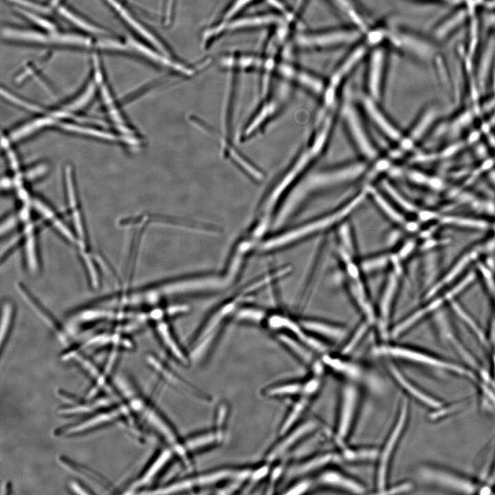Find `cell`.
<instances>
[{"label":"cell","instance_id":"obj_48","mask_svg":"<svg viewBox=\"0 0 495 495\" xmlns=\"http://www.w3.org/2000/svg\"><path fill=\"white\" fill-rule=\"evenodd\" d=\"M490 178L493 184L495 185V171H492L490 174Z\"/></svg>","mask_w":495,"mask_h":495},{"label":"cell","instance_id":"obj_42","mask_svg":"<svg viewBox=\"0 0 495 495\" xmlns=\"http://www.w3.org/2000/svg\"><path fill=\"white\" fill-rule=\"evenodd\" d=\"M366 330L367 324H361L355 331L353 336L350 338L349 342L345 344L342 350V353L344 355L349 354L362 338Z\"/></svg>","mask_w":495,"mask_h":495},{"label":"cell","instance_id":"obj_19","mask_svg":"<svg viewBox=\"0 0 495 495\" xmlns=\"http://www.w3.org/2000/svg\"><path fill=\"white\" fill-rule=\"evenodd\" d=\"M267 322L269 327L273 329H289L294 334L296 335L305 344L316 351H325L326 348L323 344L318 340L308 336L302 331L298 324L287 317L279 315H272L268 318Z\"/></svg>","mask_w":495,"mask_h":495},{"label":"cell","instance_id":"obj_28","mask_svg":"<svg viewBox=\"0 0 495 495\" xmlns=\"http://www.w3.org/2000/svg\"><path fill=\"white\" fill-rule=\"evenodd\" d=\"M309 397H310L307 395H302L300 398L294 404L280 427V432L281 434H284L287 432L299 418L308 404Z\"/></svg>","mask_w":495,"mask_h":495},{"label":"cell","instance_id":"obj_41","mask_svg":"<svg viewBox=\"0 0 495 495\" xmlns=\"http://www.w3.org/2000/svg\"><path fill=\"white\" fill-rule=\"evenodd\" d=\"M63 128L74 132H78L82 133L84 134H87L89 135H94L97 137H101L104 139L108 140H114L115 137L112 135L111 134L100 132L98 131H96L94 129H87L85 127H81L80 126L70 124H63Z\"/></svg>","mask_w":495,"mask_h":495},{"label":"cell","instance_id":"obj_7","mask_svg":"<svg viewBox=\"0 0 495 495\" xmlns=\"http://www.w3.org/2000/svg\"><path fill=\"white\" fill-rule=\"evenodd\" d=\"M370 49L371 47L362 40L352 47V49L336 67L325 87L323 94L324 103L320 111L322 113H325L326 111L333 104L340 85L362 60L366 58Z\"/></svg>","mask_w":495,"mask_h":495},{"label":"cell","instance_id":"obj_2","mask_svg":"<svg viewBox=\"0 0 495 495\" xmlns=\"http://www.w3.org/2000/svg\"><path fill=\"white\" fill-rule=\"evenodd\" d=\"M331 124V116H329L324 121L312 145L300 155L292 167L271 191L268 197L265 200L264 204H262L263 208L261 209V212L263 213L262 218H265V219L269 220L270 214L280 199V197L310 164L313 159L322 150L327 140Z\"/></svg>","mask_w":495,"mask_h":495},{"label":"cell","instance_id":"obj_25","mask_svg":"<svg viewBox=\"0 0 495 495\" xmlns=\"http://www.w3.org/2000/svg\"><path fill=\"white\" fill-rule=\"evenodd\" d=\"M368 192L372 196L377 205L393 221L404 224L405 219L379 192L372 186L366 187Z\"/></svg>","mask_w":495,"mask_h":495},{"label":"cell","instance_id":"obj_20","mask_svg":"<svg viewBox=\"0 0 495 495\" xmlns=\"http://www.w3.org/2000/svg\"><path fill=\"white\" fill-rule=\"evenodd\" d=\"M374 101L370 96L362 99L364 107L370 118L388 138L393 141H401L402 136L399 131L379 110Z\"/></svg>","mask_w":495,"mask_h":495},{"label":"cell","instance_id":"obj_24","mask_svg":"<svg viewBox=\"0 0 495 495\" xmlns=\"http://www.w3.org/2000/svg\"><path fill=\"white\" fill-rule=\"evenodd\" d=\"M322 361L331 369L350 378H357L361 375L360 368L351 362L329 355H324Z\"/></svg>","mask_w":495,"mask_h":495},{"label":"cell","instance_id":"obj_12","mask_svg":"<svg viewBox=\"0 0 495 495\" xmlns=\"http://www.w3.org/2000/svg\"><path fill=\"white\" fill-rule=\"evenodd\" d=\"M379 353L397 358L404 359L431 366L442 368L461 375H468L463 368L434 358L425 353L399 346H385L378 350Z\"/></svg>","mask_w":495,"mask_h":495},{"label":"cell","instance_id":"obj_49","mask_svg":"<svg viewBox=\"0 0 495 495\" xmlns=\"http://www.w3.org/2000/svg\"><path fill=\"white\" fill-rule=\"evenodd\" d=\"M438 1H443V2H447V3H458V1H459V0H438Z\"/></svg>","mask_w":495,"mask_h":495},{"label":"cell","instance_id":"obj_9","mask_svg":"<svg viewBox=\"0 0 495 495\" xmlns=\"http://www.w3.org/2000/svg\"><path fill=\"white\" fill-rule=\"evenodd\" d=\"M366 82L369 96L379 100L388 63V53L382 45L371 47L366 56Z\"/></svg>","mask_w":495,"mask_h":495},{"label":"cell","instance_id":"obj_33","mask_svg":"<svg viewBox=\"0 0 495 495\" xmlns=\"http://www.w3.org/2000/svg\"><path fill=\"white\" fill-rule=\"evenodd\" d=\"M222 433L215 431L204 433L198 436L193 437L186 441V446L188 450H195L207 445H210L216 440L221 439Z\"/></svg>","mask_w":495,"mask_h":495},{"label":"cell","instance_id":"obj_51","mask_svg":"<svg viewBox=\"0 0 495 495\" xmlns=\"http://www.w3.org/2000/svg\"><path fill=\"white\" fill-rule=\"evenodd\" d=\"M494 120H495V119H494Z\"/></svg>","mask_w":495,"mask_h":495},{"label":"cell","instance_id":"obj_17","mask_svg":"<svg viewBox=\"0 0 495 495\" xmlns=\"http://www.w3.org/2000/svg\"><path fill=\"white\" fill-rule=\"evenodd\" d=\"M341 253L342 258L346 263L347 267V272L351 278V287L353 291V294L357 302L359 303L360 307L365 313L366 317L370 321H373V310L365 295L363 285L359 278L358 270L354 263H351V261H350V257L346 253V252L342 251Z\"/></svg>","mask_w":495,"mask_h":495},{"label":"cell","instance_id":"obj_29","mask_svg":"<svg viewBox=\"0 0 495 495\" xmlns=\"http://www.w3.org/2000/svg\"><path fill=\"white\" fill-rule=\"evenodd\" d=\"M397 286V278L395 274L390 276L387 285L384 292L381 304H380V313L383 322L386 323L388 320L390 304L395 294V291Z\"/></svg>","mask_w":495,"mask_h":495},{"label":"cell","instance_id":"obj_16","mask_svg":"<svg viewBox=\"0 0 495 495\" xmlns=\"http://www.w3.org/2000/svg\"><path fill=\"white\" fill-rule=\"evenodd\" d=\"M436 110L433 107L426 109L419 118L408 136L402 138L399 151H395L392 155L394 157L401 155L402 151L410 150L414 144L426 133L435 120Z\"/></svg>","mask_w":495,"mask_h":495},{"label":"cell","instance_id":"obj_26","mask_svg":"<svg viewBox=\"0 0 495 495\" xmlns=\"http://www.w3.org/2000/svg\"><path fill=\"white\" fill-rule=\"evenodd\" d=\"M302 324L307 329L334 339H340L344 335V331L342 328L328 325L320 322L303 320Z\"/></svg>","mask_w":495,"mask_h":495},{"label":"cell","instance_id":"obj_50","mask_svg":"<svg viewBox=\"0 0 495 495\" xmlns=\"http://www.w3.org/2000/svg\"><path fill=\"white\" fill-rule=\"evenodd\" d=\"M492 480H493V481H495V471H494V474Z\"/></svg>","mask_w":495,"mask_h":495},{"label":"cell","instance_id":"obj_15","mask_svg":"<svg viewBox=\"0 0 495 495\" xmlns=\"http://www.w3.org/2000/svg\"><path fill=\"white\" fill-rule=\"evenodd\" d=\"M316 428L317 424L312 420L298 425L271 449L267 454V459L274 460L279 457L300 440L314 432Z\"/></svg>","mask_w":495,"mask_h":495},{"label":"cell","instance_id":"obj_18","mask_svg":"<svg viewBox=\"0 0 495 495\" xmlns=\"http://www.w3.org/2000/svg\"><path fill=\"white\" fill-rule=\"evenodd\" d=\"M320 483L340 488L353 494H363L365 487L355 479L337 470H329L322 472L318 477Z\"/></svg>","mask_w":495,"mask_h":495},{"label":"cell","instance_id":"obj_10","mask_svg":"<svg viewBox=\"0 0 495 495\" xmlns=\"http://www.w3.org/2000/svg\"><path fill=\"white\" fill-rule=\"evenodd\" d=\"M359 391L353 384H346L342 391L336 437L340 441L346 439L351 430L359 402Z\"/></svg>","mask_w":495,"mask_h":495},{"label":"cell","instance_id":"obj_1","mask_svg":"<svg viewBox=\"0 0 495 495\" xmlns=\"http://www.w3.org/2000/svg\"><path fill=\"white\" fill-rule=\"evenodd\" d=\"M366 169V164L365 163L358 162L336 169L309 175L292 190L280 210L274 224L278 226L283 223L294 208L309 194L353 180L361 175Z\"/></svg>","mask_w":495,"mask_h":495},{"label":"cell","instance_id":"obj_22","mask_svg":"<svg viewBox=\"0 0 495 495\" xmlns=\"http://www.w3.org/2000/svg\"><path fill=\"white\" fill-rule=\"evenodd\" d=\"M156 330L161 340L173 355H174L177 360L186 363V358L177 344L168 324L158 320L156 322Z\"/></svg>","mask_w":495,"mask_h":495},{"label":"cell","instance_id":"obj_23","mask_svg":"<svg viewBox=\"0 0 495 495\" xmlns=\"http://www.w3.org/2000/svg\"><path fill=\"white\" fill-rule=\"evenodd\" d=\"M34 206L44 217L50 221L53 226L63 235L64 239L72 244H78L76 236L56 217L50 208L38 200L34 201Z\"/></svg>","mask_w":495,"mask_h":495},{"label":"cell","instance_id":"obj_8","mask_svg":"<svg viewBox=\"0 0 495 495\" xmlns=\"http://www.w3.org/2000/svg\"><path fill=\"white\" fill-rule=\"evenodd\" d=\"M408 415V403L404 399L400 407L397 420L387 437L378 456V464L376 472V487L380 494L386 488L389 467L394 450L404 430Z\"/></svg>","mask_w":495,"mask_h":495},{"label":"cell","instance_id":"obj_38","mask_svg":"<svg viewBox=\"0 0 495 495\" xmlns=\"http://www.w3.org/2000/svg\"><path fill=\"white\" fill-rule=\"evenodd\" d=\"M465 18L464 12H459L447 19L446 22L441 24L437 29L436 36L441 38L449 34V32L454 29L455 26H457Z\"/></svg>","mask_w":495,"mask_h":495},{"label":"cell","instance_id":"obj_4","mask_svg":"<svg viewBox=\"0 0 495 495\" xmlns=\"http://www.w3.org/2000/svg\"><path fill=\"white\" fill-rule=\"evenodd\" d=\"M368 193L367 188H366V189L360 192L346 204L333 213L316 221L309 222L302 226L298 227L274 237L268 239L261 245V250L266 252L282 248L296 240H299L307 235L337 223L360 206Z\"/></svg>","mask_w":495,"mask_h":495},{"label":"cell","instance_id":"obj_40","mask_svg":"<svg viewBox=\"0 0 495 495\" xmlns=\"http://www.w3.org/2000/svg\"><path fill=\"white\" fill-rule=\"evenodd\" d=\"M382 186L390 197L404 209L412 212L416 210L415 206L403 197L399 192L387 181H384Z\"/></svg>","mask_w":495,"mask_h":495},{"label":"cell","instance_id":"obj_3","mask_svg":"<svg viewBox=\"0 0 495 495\" xmlns=\"http://www.w3.org/2000/svg\"><path fill=\"white\" fill-rule=\"evenodd\" d=\"M364 34L358 28L349 25L324 30L303 31L296 34L295 42L302 50H333L354 45L362 41Z\"/></svg>","mask_w":495,"mask_h":495},{"label":"cell","instance_id":"obj_32","mask_svg":"<svg viewBox=\"0 0 495 495\" xmlns=\"http://www.w3.org/2000/svg\"><path fill=\"white\" fill-rule=\"evenodd\" d=\"M52 121L49 118H38L16 129L12 132L11 137L14 140H19L43 126L50 124Z\"/></svg>","mask_w":495,"mask_h":495},{"label":"cell","instance_id":"obj_46","mask_svg":"<svg viewBox=\"0 0 495 495\" xmlns=\"http://www.w3.org/2000/svg\"><path fill=\"white\" fill-rule=\"evenodd\" d=\"M310 482L303 480L294 486L291 487L286 492V494L299 495L305 493L310 487Z\"/></svg>","mask_w":495,"mask_h":495},{"label":"cell","instance_id":"obj_6","mask_svg":"<svg viewBox=\"0 0 495 495\" xmlns=\"http://www.w3.org/2000/svg\"><path fill=\"white\" fill-rule=\"evenodd\" d=\"M395 50L421 62L432 60L434 45L423 36L399 27L388 25L386 41Z\"/></svg>","mask_w":495,"mask_h":495},{"label":"cell","instance_id":"obj_44","mask_svg":"<svg viewBox=\"0 0 495 495\" xmlns=\"http://www.w3.org/2000/svg\"><path fill=\"white\" fill-rule=\"evenodd\" d=\"M320 386V380L316 377H313L302 384V392L300 394L311 397L318 390Z\"/></svg>","mask_w":495,"mask_h":495},{"label":"cell","instance_id":"obj_37","mask_svg":"<svg viewBox=\"0 0 495 495\" xmlns=\"http://www.w3.org/2000/svg\"><path fill=\"white\" fill-rule=\"evenodd\" d=\"M407 177L410 181L416 184L427 186L432 188L433 189H440L442 187V184L439 179H434L433 177H430L421 173L415 170L408 171L407 173Z\"/></svg>","mask_w":495,"mask_h":495},{"label":"cell","instance_id":"obj_36","mask_svg":"<svg viewBox=\"0 0 495 495\" xmlns=\"http://www.w3.org/2000/svg\"><path fill=\"white\" fill-rule=\"evenodd\" d=\"M279 339L303 362L308 363L311 360V353H309L305 348L292 338L285 335H279Z\"/></svg>","mask_w":495,"mask_h":495},{"label":"cell","instance_id":"obj_43","mask_svg":"<svg viewBox=\"0 0 495 495\" xmlns=\"http://www.w3.org/2000/svg\"><path fill=\"white\" fill-rule=\"evenodd\" d=\"M94 89V87L91 85L89 89L85 91L83 95L80 96L78 99L74 100L71 104H69L67 107V109L74 110L84 106L91 97Z\"/></svg>","mask_w":495,"mask_h":495},{"label":"cell","instance_id":"obj_13","mask_svg":"<svg viewBox=\"0 0 495 495\" xmlns=\"http://www.w3.org/2000/svg\"><path fill=\"white\" fill-rule=\"evenodd\" d=\"M345 19L364 34L371 28L362 8L355 0H327Z\"/></svg>","mask_w":495,"mask_h":495},{"label":"cell","instance_id":"obj_47","mask_svg":"<svg viewBox=\"0 0 495 495\" xmlns=\"http://www.w3.org/2000/svg\"><path fill=\"white\" fill-rule=\"evenodd\" d=\"M412 487V485L409 482H404L400 484H397L395 486H393L388 489L384 490L383 492H382L380 494H400L404 493L405 492H407L408 490H410Z\"/></svg>","mask_w":495,"mask_h":495},{"label":"cell","instance_id":"obj_39","mask_svg":"<svg viewBox=\"0 0 495 495\" xmlns=\"http://www.w3.org/2000/svg\"><path fill=\"white\" fill-rule=\"evenodd\" d=\"M236 319L241 321L259 322L265 317V312L258 308H243L236 313Z\"/></svg>","mask_w":495,"mask_h":495},{"label":"cell","instance_id":"obj_27","mask_svg":"<svg viewBox=\"0 0 495 495\" xmlns=\"http://www.w3.org/2000/svg\"><path fill=\"white\" fill-rule=\"evenodd\" d=\"M336 458V455L333 453L329 452L320 454L300 464L296 469V472L299 474H303L314 471L329 464Z\"/></svg>","mask_w":495,"mask_h":495},{"label":"cell","instance_id":"obj_14","mask_svg":"<svg viewBox=\"0 0 495 495\" xmlns=\"http://www.w3.org/2000/svg\"><path fill=\"white\" fill-rule=\"evenodd\" d=\"M280 71L287 78L294 81L302 88L317 95L324 94L326 85L314 74L287 64L283 65Z\"/></svg>","mask_w":495,"mask_h":495},{"label":"cell","instance_id":"obj_45","mask_svg":"<svg viewBox=\"0 0 495 495\" xmlns=\"http://www.w3.org/2000/svg\"><path fill=\"white\" fill-rule=\"evenodd\" d=\"M387 261L388 258L386 256L378 257L364 261L362 267L366 271L373 270L385 265Z\"/></svg>","mask_w":495,"mask_h":495},{"label":"cell","instance_id":"obj_34","mask_svg":"<svg viewBox=\"0 0 495 495\" xmlns=\"http://www.w3.org/2000/svg\"><path fill=\"white\" fill-rule=\"evenodd\" d=\"M302 384L300 383H289L282 384L269 388L266 393L270 396H283L300 394Z\"/></svg>","mask_w":495,"mask_h":495},{"label":"cell","instance_id":"obj_30","mask_svg":"<svg viewBox=\"0 0 495 495\" xmlns=\"http://www.w3.org/2000/svg\"><path fill=\"white\" fill-rule=\"evenodd\" d=\"M14 318V305L9 300H5L2 305L1 346L6 340Z\"/></svg>","mask_w":495,"mask_h":495},{"label":"cell","instance_id":"obj_21","mask_svg":"<svg viewBox=\"0 0 495 495\" xmlns=\"http://www.w3.org/2000/svg\"><path fill=\"white\" fill-rule=\"evenodd\" d=\"M388 369L391 375L398 384L412 397L419 400L421 402L432 407L440 406V404L437 401L423 393L412 382H410L395 366L389 364Z\"/></svg>","mask_w":495,"mask_h":495},{"label":"cell","instance_id":"obj_31","mask_svg":"<svg viewBox=\"0 0 495 495\" xmlns=\"http://www.w3.org/2000/svg\"><path fill=\"white\" fill-rule=\"evenodd\" d=\"M380 452L374 448L347 449L344 456L349 461H370L378 458Z\"/></svg>","mask_w":495,"mask_h":495},{"label":"cell","instance_id":"obj_11","mask_svg":"<svg viewBox=\"0 0 495 495\" xmlns=\"http://www.w3.org/2000/svg\"><path fill=\"white\" fill-rule=\"evenodd\" d=\"M342 114L359 151L365 157L375 159L377 155V151L367 136L355 108L350 103H346L342 109Z\"/></svg>","mask_w":495,"mask_h":495},{"label":"cell","instance_id":"obj_35","mask_svg":"<svg viewBox=\"0 0 495 495\" xmlns=\"http://www.w3.org/2000/svg\"><path fill=\"white\" fill-rule=\"evenodd\" d=\"M170 456L171 452H170V450H164L155 461V462L151 465V467L146 471L145 474L142 475L140 480L139 485H142V483L151 479V478L157 474V472L170 459Z\"/></svg>","mask_w":495,"mask_h":495},{"label":"cell","instance_id":"obj_5","mask_svg":"<svg viewBox=\"0 0 495 495\" xmlns=\"http://www.w3.org/2000/svg\"><path fill=\"white\" fill-rule=\"evenodd\" d=\"M229 285L223 275H201L183 277L142 289L144 300L147 303L153 302L161 296L185 293L216 290Z\"/></svg>","mask_w":495,"mask_h":495}]
</instances>
